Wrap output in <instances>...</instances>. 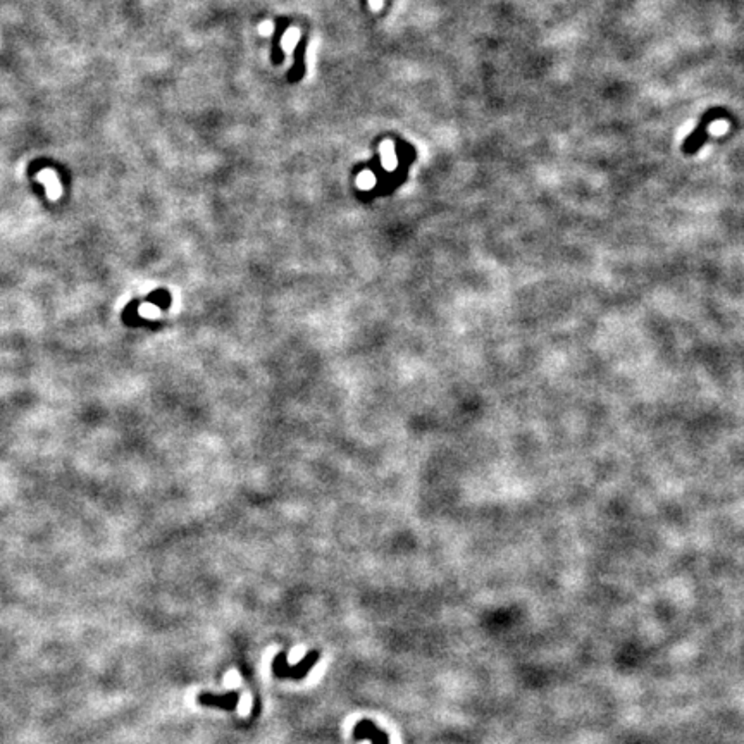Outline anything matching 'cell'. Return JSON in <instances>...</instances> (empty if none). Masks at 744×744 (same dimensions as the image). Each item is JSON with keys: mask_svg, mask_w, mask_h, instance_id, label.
I'll list each match as a JSON object with an SVG mask.
<instances>
[{"mask_svg": "<svg viewBox=\"0 0 744 744\" xmlns=\"http://www.w3.org/2000/svg\"><path fill=\"white\" fill-rule=\"evenodd\" d=\"M353 739L355 741H371L372 744H389V735L381 727H377L372 721H360L353 727Z\"/></svg>", "mask_w": 744, "mask_h": 744, "instance_id": "obj_3", "label": "cell"}, {"mask_svg": "<svg viewBox=\"0 0 744 744\" xmlns=\"http://www.w3.org/2000/svg\"><path fill=\"white\" fill-rule=\"evenodd\" d=\"M321 653L317 650L309 651L296 665H289L287 653H277L272 658V674L279 679H293V681H301L309 675V672L317 665Z\"/></svg>", "mask_w": 744, "mask_h": 744, "instance_id": "obj_1", "label": "cell"}, {"mask_svg": "<svg viewBox=\"0 0 744 744\" xmlns=\"http://www.w3.org/2000/svg\"><path fill=\"white\" fill-rule=\"evenodd\" d=\"M288 26H289L288 19L276 18V31H274V35H272V64L283 62V50H281L279 42H281V36H283L284 31L288 30Z\"/></svg>", "mask_w": 744, "mask_h": 744, "instance_id": "obj_5", "label": "cell"}, {"mask_svg": "<svg viewBox=\"0 0 744 744\" xmlns=\"http://www.w3.org/2000/svg\"><path fill=\"white\" fill-rule=\"evenodd\" d=\"M199 703L202 706H209V709L235 711L236 709H238L240 694L235 693V691H231V693H226V694L202 693V694H199Z\"/></svg>", "mask_w": 744, "mask_h": 744, "instance_id": "obj_2", "label": "cell"}, {"mask_svg": "<svg viewBox=\"0 0 744 744\" xmlns=\"http://www.w3.org/2000/svg\"><path fill=\"white\" fill-rule=\"evenodd\" d=\"M305 48H307V36H301L299 47L295 48V66L288 72V79L296 83L305 74Z\"/></svg>", "mask_w": 744, "mask_h": 744, "instance_id": "obj_4", "label": "cell"}]
</instances>
